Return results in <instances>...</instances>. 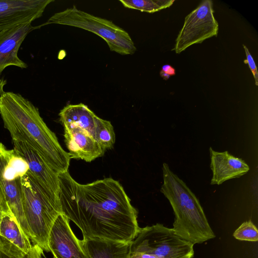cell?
<instances>
[{"label":"cell","mask_w":258,"mask_h":258,"mask_svg":"<svg viewBox=\"0 0 258 258\" xmlns=\"http://www.w3.org/2000/svg\"><path fill=\"white\" fill-rule=\"evenodd\" d=\"M58 175L62 214L84 239L131 242L136 238L141 228L137 211L119 181L109 177L83 184L68 171Z\"/></svg>","instance_id":"cell-1"},{"label":"cell","mask_w":258,"mask_h":258,"mask_svg":"<svg viewBox=\"0 0 258 258\" xmlns=\"http://www.w3.org/2000/svg\"><path fill=\"white\" fill-rule=\"evenodd\" d=\"M0 115L12 141L26 144L57 173L68 171V153L29 100L19 93L4 91L0 95Z\"/></svg>","instance_id":"cell-2"},{"label":"cell","mask_w":258,"mask_h":258,"mask_svg":"<svg viewBox=\"0 0 258 258\" xmlns=\"http://www.w3.org/2000/svg\"><path fill=\"white\" fill-rule=\"evenodd\" d=\"M162 171L161 192L173 210L175 219L172 229L175 234L194 245L214 238L216 236L195 195L167 163L163 164Z\"/></svg>","instance_id":"cell-3"},{"label":"cell","mask_w":258,"mask_h":258,"mask_svg":"<svg viewBox=\"0 0 258 258\" xmlns=\"http://www.w3.org/2000/svg\"><path fill=\"white\" fill-rule=\"evenodd\" d=\"M21 187L23 211L31 241L43 251L50 252L49 235L55 220L62 213L60 203L50 197L29 171L21 179Z\"/></svg>","instance_id":"cell-4"},{"label":"cell","mask_w":258,"mask_h":258,"mask_svg":"<svg viewBox=\"0 0 258 258\" xmlns=\"http://www.w3.org/2000/svg\"><path fill=\"white\" fill-rule=\"evenodd\" d=\"M28 170L26 161L14 149H8L0 142V215H13L31 240L23 211L21 187V179Z\"/></svg>","instance_id":"cell-5"},{"label":"cell","mask_w":258,"mask_h":258,"mask_svg":"<svg viewBox=\"0 0 258 258\" xmlns=\"http://www.w3.org/2000/svg\"><path fill=\"white\" fill-rule=\"evenodd\" d=\"M54 24L83 29L101 37L110 50L121 55L133 54L136 47L129 34L111 21L78 9L75 6L53 15L43 25Z\"/></svg>","instance_id":"cell-6"},{"label":"cell","mask_w":258,"mask_h":258,"mask_svg":"<svg viewBox=\"0 0 258 258\" xmlns=\"http://www.w3.org/2000/svg\"><path fill=\"white\" fill-rule=\"evenodd\" d=\"M131 252H141L160 258H192L194 245L177 235L172 228L157 223L141 228L132 241Z\"/></svg>","instance_id":"cell-7"},{"label":"cell","mask_w":258,"mask_h":258,"mask_svg":"<svg viewBox=\"0 0 258 258\" xmlns=\"http://www.w3.org/2000/svg\"><path fill=\"white\" fill-rule=\"evenodd\" d=\"M214 13L212 1H202L185 17L172 50L179 54L193 44L201 43L207 39L216 37L219 24Z\"/></svg>","instance_id":"cell-8"},{"label":"cell","mask_w":258,"mask_h":258,"mask_svg":"<svg viewBox=\"0 0 258 258\" xmlns=\"http://www.w3.org/2000/svg\"><path fill=\"white\" fill-rule=\"evenodd\" d=\"M48 243L54 258H89L83 240L77 237L71 227L70 220L62 213L51 228Z\"/></svg>","instance_id":"cell-9"},{"label":"cell","mask_w":258,"mask_h":258,"mask_svg":"<svg viewBox=\"0 0 258 258\" xmlns=\"http://www.w3.org/2000/svg\"><path fill=\"white\" fill-rule=\"evenodd\" d=\"M53 0H0V31L41 17Z\"/></svg>","instance_id":"cell-10"},{"label":"cell","mask_w":258,"mask_h":258,"mask_svg":"<svg viewBox=\"0 0 258 258\" xmlns=\"http://www.w3.org/2000/svg\"><path fill=\"white\" fill-rule=\"evenodd\" d=\"M14 150L27 162L29 172L46 193L55 201L59 198L58 173L53 170L42 157L25 143L13 141Z\"/></svg>","instance_id":"cell-11"},{"label":"cell","mask_w":258,"mask_h":258,"mask_svg":"<svg viewBox=\"0 0 258 258\" xmlns=\"http://www.w3.org/2000/svg\"><path fill=\"white\" fill-rule=\"evenodd\" d=\"M40 27V26H33L31 23H29L0 31V75L9 66H16L21 69L28 67L18 57V50L27 35Z\"/></svg>","instance_id":"cell-12"},{"label":"cell","mask_w":258,"mask_h":258,"mask_svg":"<svg viewBox=\"0 0 258 258\" xmlns=\"http://www.w3.org/2000/svg\"><path fill=\"white\" fill-rule=\"evenodd\" d=\"M33 245L10 214L0 215V249L15 258H25Z\"/></svg>","instance_id":"cell-13"},{"label":"cell","mask_w":258,"mask_h":258,"mask_svg":"<svg viewBox=\"0 0 258 258\" xmlns=\"http://www.w3.org/2000/svg\"><path fill=\"white\" fill-rule=\"evenodd\" d=\"M64 137L71 159L90 162L103 156L105 151L94 137L80 128H64Z\"/></svg>","instance_id":"cell-14"},{"label":"cell","mask_w":258,"mask_h":258,"mask_svg":"<svg viewBox=\"0 0 258 258\" xmlns=\"http://www.w3.org/2000/svg\"><path fill=\"white\" fill-rule=\"evenodd\" d=\"M209 150L213 173L211 184L220 185L229 179L239 178L249 170V166L244 160L234 157L227 151L217 152L211 147Z\"/></svg>","instance_id":"cell-15"},{"label":"cell","mask_w":258,"mask_h":258,"mask_svg":"<svg viewBox=\"0 0 258 258\" xmlns=\"http://www.w3.org/2000/svg\"><path fill=\"white\" fill-rule=\"evenodd\" d=\"M59 116L64 128L78 127L94 137L97 115L86 105L69 104L60 110Z\"/></svg>","instance_id":"cell-16"},{"label":"cell","mask_w":258,"mask_h":258,"mask_svg":"<svg viewBox=\"0 0 258 258\" xmlns=\"http://www.w3.org/2000/svg\"><path fill=\"white\" fill-rule=\"evenodd\" d=\"M89 258H128L131 242L114 241L99 239H83Z\"/></svg>","instance_id":"cell-17"},{"label":"cell","mask_w":258,"mask_h":258,"mask_svg":"<svg viewBox=\"0 0 258 258\" xmlns=\"http://www.w3.org/2000/svg\"><path fill=\"white\" fill-rule=\"evenodd\" d=\"M94 138L105 151L112 148L115 142V135L111 122L97 116Z\"/></svg>","instance_id":"cell-18"},{"label":"cell","mask_w":258,"mask_h":258,"mask_svg":"<svg viewBox=\"0 0 258 258\" xmlns=\"http://www.w3.org/2000/svg\"><path fill=\"white\" fill-rule=\"evenodd\" d=\"M125 8L153 13L171 7L175 0H120Z\"/></svg>","instance_id":"cell-19"},{"label":"cell","mask_w":258,"mask_h":258,"mask_svg":"<svg viewBox=\"0 0 258 258\" xmlns=\"http://www.w3.org/2000/svg\"><path fill=\"white\" fill-rule=\"evenodd\" d=\"M233 237L238 240L256 242L258 240V231L250 221L243 222L234 231Z\"/></svg>","instance_id":"cell-20"},{"label":"cell","mask_w":258,"mask_h":258,"mask_svg":"<svg viewBox=\"0 0 258 258\" xmlns=\"http://www.w3.org/2000/svg\"><path fill=\"white\" fill-rule=\"evenodd\" d=\"M243 46L244 49L245 50V53L246 54V58L244 60V63L245 64H247L249 69L250 70L255 81V85L256 86L258 85V72L257 67L256 66L255 62L249 52V51L247 47L244 44H243Z\"/></svg>","instance_id":"cell-21"},{"label":"cell","mask_w":258,"mask_h":258,"mask_svg":"<svg viewBox=\"0 0 258 258\" xmlns=\"http://www.w3.org/2000/svg\"><path fill=\"white\" fill-rule=\"evenodd\" d=\"M175 75V70L170 64H164L160 72V76L165 80H167L171 76Z\"/></svg>","instance_id":"cell-22"},{"label":"cell","mask_w":258,"mask_h":258,"mask_svg":"<svg viewBox=\"0 0 258 258\" xmlns=\"http://www.w3.org/2000/svg\"><path fill=\"white\" fill-rule=\"evenodd\" d=\"M43 250L37 244H33L30 252L25 258H42Z\"/></svg>","instance_id":"cell-23"},{"label":"cell","mask_w":258,"mask_h":258,"mask_svg":"<svg viewBox=\"0 0 258 258\" xmlns=\"http://www.w3.org/2000/svg\"><path fill=\"white\" fill-rule=\"evenodd\" d=\"M128 258H160L156 256L141 252H130Z\"/></svg>","instance_id":"cell-24"},{"label":"cell","mask_w":258,"mask_h":258,"mask_svg":"<svg viewBox=\"0 0 258 258\" xmlns=\"http://www.w3.org/2000/svg\"><path fill=\"white\" fill-rule=\"evenodd\" d=\"M7 84V81L3 78H0V95L4 92V87Z\"/></svg>","instance_id":"cell-25"},{"label":"cell","mask_w":258,"mask_h":258,"mask_svg":"<svg viewBox=\"0 0 258 258\" xmlns=\"http://www.w3.org/2000/svg\"><path fill=\"white\" fill-rule=\"evenodd\" d=\"M0 258H15L12 257L0 249Z\"/></svg>","instance_id":"cell-26"},{"label":"cell","mask_w":258,"mask_h":258,"mask_svg":"<svg viewBox=\"0 0 258 258\" xmlns=\"http://www.w3.org/2000/svg\"><path fill=\"white\" fill-rule=\"evenodd\" d=\"M43 256H44V258H47V257L44 255V253H43ZM53 258H54V257H53Z\"/></svg>","instance_id":"cell-27"}]
</instances>
